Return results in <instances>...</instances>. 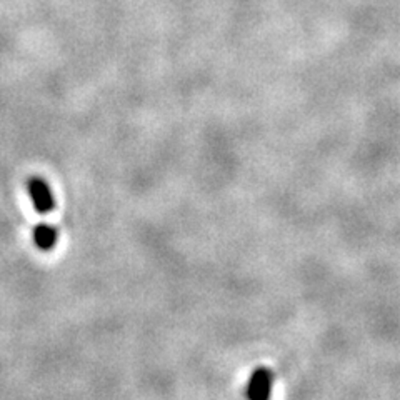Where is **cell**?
<instances>
[{
    "mask_svg": "<svg viewBox=\"0 0 400 400\" xmlns=\"http://www.w3.org/2000/svg\"><path fill=\"white\" fill-rule=\"evenodd\" d=\"M27 187H29L34 207L38 214L45 215L56 209V199H54L49 184H47L44 179L32 177L27 182Z\"/></svg>",
    "mask_w": 400,
    "mask_h": 400,
    "instance_id": "cell-1",
    "label": "cell"
},
{
    "mask_svg": "<svg viewBox=\"0 0 400 400\" xmlns=\"http://www.w3.org/2000/svg\"><path fill=\"white\" fill-rule=\"evenodd\" d=\"M272 384H274L272 370L267 367H258L257 370H254L252 377L249 380V386H247V397L252 400L269 399L270 392H272Z\"/></svg>",
    "mask_w": 400,
    "mask_h": 400,
    "instance_id": "cell-2",
    "label": "cell"
},
{
    "mask_svg": "<svg viewBox=\"0 0 400 400\" xmlns=\"http://www.w3.org/2000/svg\"><path fill=\"white\" fill-rule=\"evenodd\" d=\"M57 229L49 223H38L34 229V242L44 252L52 250L57 244Z\"/></svg>",
    "mask_w": 400,
    "mask_h": 400,
    "instance_id": "cell-3",
    "label": "cell"
}]
</instances>
